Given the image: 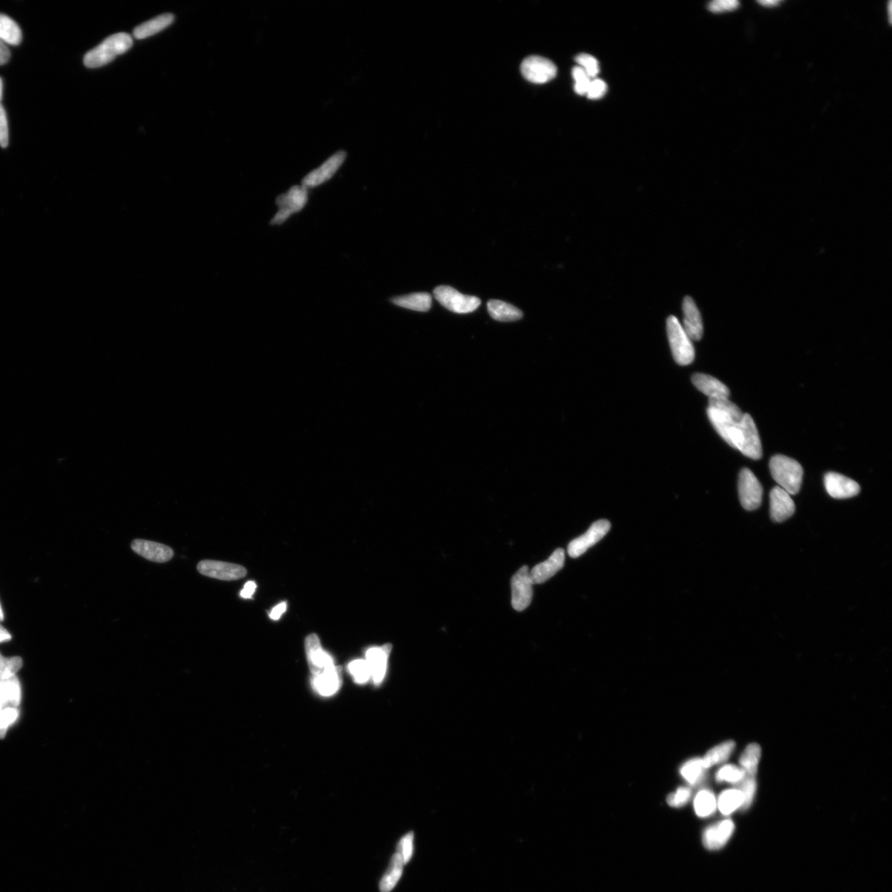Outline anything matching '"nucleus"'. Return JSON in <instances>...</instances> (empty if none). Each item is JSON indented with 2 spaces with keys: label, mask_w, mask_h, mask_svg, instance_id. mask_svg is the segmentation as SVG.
Instances as JSON below:
<instances>
[{
  "label": "nucleus",
  "mask_w": 892,
  "mask_h": 892,
  "mask_svg": "<svg viewBox=\"0 0 892 892\" xmlns=\"http://www.w3.org/2000/svg\"><path fill=\"white\" fill-rule=\"evenodd\" d=\"M707 414L724 440L745 457L760 459L762 449L754 419L728 399H709Z\"/></svg>",
  "instance_id": "f257e3e1"
},
{
  "label": "nucleus",
  "mask_w": 892,
  "mask_h": 892,
  "mask_svg": "<svg viewBox=\"0 0 892 892\" xmlns=\"http://www.w3.org/2000/svg\"><path fill=\"white\" fill-rule=\"evenodd\" d=\"M132 43V38L128 33H116L87 52L84 57V63L89 68H99L107 65L130 49Z\"/></svg>",
  "instance_id": "f03ea898"
},
{
  "label": "nucleus",
  "mask_w": 892,
  "mask_h": 892,
  "mask_svg": "<svg viewBox=\"0 0 892 892\" xmlns=\"http://www.w3.org/2000/svg\"><path fill=\"white\" fill-rule=\"evenodd\" d=\"M769 469L772 477L779 484V487L788 492L790 495H795L800 490L803 478V469L793 459L785 455H775L771 459Z\"/></svg>",
  "instance_id": "7ed1b4c3"
},
{
  "label": "nucleus",
  "mask_w": 892,
  "mask_h": 892,
  "mask_svg": "<svg viewBox=\"0 0 892 892\" xmlns=\"http://www.w3.org/2000/svg\"><path fill=\"white\" fill-rule=\"evenodd\" d=\"M667 333H668L671 349L675 361L680 366H688L695 359V349L683 325L676 316H670L667 320Z\"/></svg>",
  "instance_id": "20e7f679"
},
{
  "label": "nucleus",
  "mask_w": 892,
  "mask_h": 892,
  "mask_svg": "<svg viewBox=\"0 0 892 892\" xmlns=\"http://www.w3.org/2000/svg\"><path fill=\"white\" fill-rule=\"evenodd\" d=\"M309 200V190L303 185L292 186L285 194L278 197L276 204L279 210L271 221L272 225H281L292 214L300 212Z\"/></svg>",
  "instance_id": "39448f33"
},
{
  "label": "nucleus",
  "mask_w": 892,
  "mask_h": 892,
  "mask_svg": "<svg viewBox=\"0 0 892 892\" xmlns=\"http://www.w3.org/2000/svg\"><path fill=\"white\" fill-rule=\"evenodd\" d=\"M434 296L446 309L457 314H469L476 311L481 304L477 297L460 294L450 286H439L434 290Z\"/></svg>",
  "instance_id": "423d86ee"
},
{
  "label": "nucleus",
  "mask_w": 892,
  "mask_h": 892,
  "mask_svg": "<svg viewBox=\"0 0 892 892\" xmlns=\"http://www.w3.org/2000/svg\"><path fill=\"white\" fill-rule=\"evenodd\" d=\"M738 496L747 511L757 509L761 505L762 488L759 479L749 469H743L738 478Z\"/></svg>",
  "instance_id": "0eeeda50"
},
{
  "label": "nucleus",
  "mask_w": 892,
  "mask_h": 892,
  "mask_svg": "<svg viewBox=\"0 0 892 892\" xmlns=\"http://www.w3.org/2000/svg\"><path fill=\"white\" fill-rule=\"evenodd\" d=\"M533 583L527 566H524L513 575L511 581L512 605L517 612L526 610L533 597Z\"/></svg>",
  "instance_id": "6e6552de"
},
{
  "label": "nucleus",
  "mask_w": 892,
  "mask_h": 892,
  "mask_svg": "<svg viewBox=\"0 0 892 892\" xmlns=\"http://www.w3.org/2000/svg\"><path fill=\"white\" fill-rule=\"evenodd\" d=\"M521 70L527 80L539 85L548 83L557 74V68L552 61L536 56L527 57L522 62Z\"/></svg>",
  "instance_id": "1a4fd4ad"
},
{
  "label": "nucleus",
  "mask_w": 892,
  "mask_h": 892,
  "mask_svg": "<svg viewBox=\"0 0 892 892\" xmlns=\"http://www.w3.org/2000/svg\"><path fill=\"white\" fill-rule=\"evenodd\" d=\"M198 571L206 577L234 581L246 577L247 570L242 565L216 560H202L197 566Z\"/></svg>",
  "instance_id": "9d476101"
},
{
  "label": "nucleus",
  "mask_w": 892,
  "mask_h": 892,
  "mask_svg": "<svg viewBox=\"0 0 892 892\" xmlns=\"http://www.w3.org/2000/svg\"><path fill=\"white\" fill-rule=\"evenodd\" d=\"M610 529L611 524L607 520H599L594 522L586 533L570 542L568 546L570 557L578 558L583 555L588 549L600 541Z\"/></svg>",
  "instance_id": "9b49d317"
},
{
  "label": "nucleus",
  "mask_w": 892,
  "mask_h": 892,
  "mask_svg": "<svg viewBox=\"0 0 892 892\" xmlns=\"http://www.w3.org/2000/svg\"><path fill=\"white\" fill-rule=\"evenodd\" d=\"M306 658L311 674L318 676L335 667L332 657L321 648L318 635L311 634L305 640Z\"/></svg>",
  "instance_id": "f8f14e48"
},
{
  "label": "nucleus",
  "mask_w": 892,
  "mask_h": 892,
  "mask_svg": "<svg viewBox=\"0 0 892 892\" xmlns=\"http://www.w3.org/2000/svg\"><path fill=\"white\" fill-rule=\"evenodd\" d=\"M345 157H347V152L344 151L335 152L323 165H321L316 170L311 171L309 174L306 175L303 181H302V185L309 190L325 183V182L332 178L335 172L342 166Z\"/></svg>",
  "instance_id": "ddd939ff"
},
{
  "label": "nucleus",
  "mask_w": 892,
  "mask_h": 892,
  "mask_svg": "<svg viewBox=\"0 0 892 892\" xmlns=\"http://www.w3.org/2000/svg\"><path fill=\"white\" fill-rule=\"evenodd\" d=\"M824 486L829 496L836 500H846L855 497L861 491L860 484L853 479L834 472L824 476Z\"/></svg>",
  "instance_id": "4468645a"
},
{
  "label": "nucleus",
  "mask_w": 892,
  "mask_h": 892,
  "mask_svg": "<svg viewBox=\"0 0 892 892\" xmlns=\"http://www.w3.org/2000/svg\"><path fill=\"white\" fill-rule=\"evenodd\" d=\"M131 547L134 552L151 562L166 563L174 556V551L166 545L146 540H134Z\"/></svg>",
  "instance_id": "2eb2a0df"
},
{
  "label": "nucleus",
  "mask_w": 892,
  "mask_h": 892,
  "mask_svg": "<svg viewBox=\"0 0 892 892\" xmlns=\"http://www.w3.org/2000/svg\"><path fill=\"white\" fill-rule=\"evenodd\" d=\"M735 831V824L731 819L724 821L708 827L704 831L702 841L705 847L710 850H720L725 846Z\"/></svg>",
  "instance_id": "dca6fc26"
},
{
  "label": "nucleus",
  "mask_w": 892,
  "mask_h": 892,
  "mask_svg": "<svg viewBox=\"0 0 892 892\" xmlns=\"http://www.w3.org/2000/svg\"><path fill=\"white\" fill-rule=\"evenodd\" d=\"M565 562V554L563 549H557L550 556L548 559L535 566L530 572V577L533 584H541L555 576L563 569Z\"/></svg>",
  "instance_id": "f3484780"
},
{
  "label": "nucleus",
  "mask_w": 892,
  "mask_h": 892,
  "mask_svg": "<svg viewBox=\"0 0 892 892\" xmlns=\"http://www.w3.org/2000/svg\"><path fill=\"white\" fill-rule=\"evenodd\" d=\"M795 507L790 494L780 487H775L770 493V515L776 522L788 520L795 513Z\"/></svg>",
  "instance_id": "a211bd4d"
},
{
  "label": "nucleus",
  "mask_w": 892,
  "mask_h": 892,
  "mask_svg": "<svg viewBox=\"0 0 892 892\" xmlns=\"http://www.w3.org/2000/svg\"><path fill=\"white\" fill-rule=\"evenodd\" d=\"M392 648L391 644H386L381 647H373V648L367 651L366 662L369 669H371L373 682L377 686L380 685L383 680L385 679L388 659Z\"/></svg>",
  "instance_id": "6ab92c4d"
},
{
  "label": "nucleus",
  "mask_w": 892,
  "mask_h": 892,
  "mask_svg": "<svg viewBox=\"0 0 892 892\" xmlns=\"http://www.w3.org/2000/svg\"><path fill=\"white\" fill-rule=\"evenodd\" d=\"M683 328L690 340H700L703 335V323L702 315L690 297H686L683 303Z\"/></svg>",
  "instance_id": "aec40b11"
},
{
  "label": "nucleus",
  "mask_w": 892,
  "mask_h": 892,
  "mask_svg": "<svg viewBox=\"0 0 892 892\" xmlns=\"http://www.w3.org/2000/svg\"><path fill=\"white\" fill-rule=\"evenodd\" d=\"M692 381L694 386L705 395L709 397V399H728L730 396V390L727 386L711 376L700 373H695L692 377Z\"/></svg>",
  "instance_id": "412c9836"
},
{
  "label": "nucleus",
  "mask_w": 892,
  "mask_h": 892,
  "mask_svg": "<svg viewBox=\"0 0 892 892\" xmlns=\"http://www.w3.org/2000/svg\"><path fill=\"white\" fill-rule=\"evenodd\" d=\"M342 684V677L340 669L335 666L323 674L314 676L313 679L314 688L316 692L324 697L333 696L337 693Z\"/></svg>",
  "instance_id": "4be33fe9"
},
{
  "label": "nucleus",
  "mask_w": 892,
  "mask_h": 892,
  "mask_svg": "<svg viewBox=\"0 0 892 892\" xmlns=\"http://www.w3.org/2000/svg\"><path fill=\"white\" fill-rule=\"evenodd\" d=\"M22 700V688L17 677L0 680V710L18 708Z\"/></svg>",
  "instance_id": "5701e85b"
},
{
  "label": "nucleus",
  "mask_w": 892,
  "mask_h": 892,
  "mask_svg": "<svg viewBox=\"0 0 892 892\" xmlns=\"http://www.w3.org/2000/svg\"><path fill=\"white\" fill-rule=\"evenodd\" d=\"M174 22V16L171 13L161 14L151 20L141 24L137 26L133 31L134 37L137 39H144L149 37L156 35V33L164 30L165 28L169 27Z\"/></svg>",
  "instance_id": "b1692460"
},
{
  "label": "nucleus",
  "mask_w": 892,
  "mask_h": 892,
  "mask_svg": "<svg viewBox=\"0 0 892 892\" xmlns=\"http://www.w3.org/2000/svg\"><path fill=\"white\" fill-rule=\"evenodd\" d=\"M391 301L393 304L401 308L417 311H428L433 303V297L428 292H416V294L393 297Z\"/></svg>",
  "instance_id": "393cba45"
},
{
  "label": "nucleus",
  "mask_w": 892,
  "mask_h": 892,
  "mask_svg": "<svg viewBox=\"0 0 892 892\" xmlns=\"http://www.w3.org/2000/svg\"><path fill=\"white\" fill-rule=\"evenodd\" d=\"M489 314L498 321H515L522 318L524 314L516 306L500 300H490L488 303Z\"/></svg>",
  "instance_id": "a878e982"
},
{
  "label": "nucleus",
  "mask_w": 892,
  "mask_h": 892,
  "mask_svg": "<svg viewBox=\"0 0 892 892\" xmlns=\"http://www.w3.org/2000/svg\"><path fill=\"white\" fill-rule=\"evenodd\" d=\"M404 862L399 853L392 857L390 865L380 884L381 892H390L399 882L404 870Z\"/></svg>",
  "instance_id": "bb28decb"
},
{
  "label": "nucleus",
  "mask_w": 892,
  "mask_h": 892,
  "mask_svg": "<svg viewBox=\"0 0 892 892\" xmlns=\"http://www.w3.org/2000/svg\"><path fill=\"white\" fill-rule=\"evenodd\" d=\"M735 748L736 743L732 741L723 742L720 745L713 747L702 757L705 767L707 769L710 767L726 762L731 757Z\"/></svg>",
  "instance_id": "cd10ccee"
},
{
  "label": "nucleus",
  "mask_w": 892,
  "mask_h": 892,
  "mask_svg": "<svg viewBox=\"0 0 892 892\" xmlns=\"http://www.w3.org/2000/svg\"><path fill=\"white\" fill-rule=\"evenodd\" d=\"M23 39L22 31L11 18L0 13V40L6 44L18 46Z\"/></svg>",
  "instance_id": "c85d7f7f"
},
{
  "label": "nucleus",
  "mask_w": 892,
  "mask_h": 892,
  "mask_svg": "<svg viewBox=\"0 0 892 892\" xmlns=\"http://www.w3.org/2000/svg\"><path fill=\"white\" fill-rule=\"evenodd\" d=\"M743 795L740 789H728L724 791L717 799V808L725 815L731 814L738 809L742 808Z\"/></svg>",
  "instance_id": "c756f323"
},
{
  "label": "nucleus",
  "mask_w": 892,
  "mask_h": 892,
  "mask_svg": "<svg viewBox=\"0 0 892 892\" xmlns=\"http://www.w3.org/2000/svg\"><path fill=\"white\" fill-rule=\"evenodd\" d=\"M717 808V799L712 791L707 789L700 791L694 800V810L698 817H711Z\"/></svg>",
  "instance_id": "7c9ffc66"
},
{
  "label": "nucleus",
  "mask_w": 892,
  "mask_h": 892,
  "mask_svg": "<svg viewBox=\"0 0 892 892\" xmlns=\"http://www.w3.org/2000/svg\"><path fill=\"white\" fill-rule=\"evenodd\" d=\"M761 747L755 743H750L742 752L740 764L747 776L756 775L761 759Z\"/></svg>",
  "instance_id": "2f4dec72"
},
{
  "label": "nucleus",
  "mask_w": 892,
  "mask_h": 892,
  "mask_svg": "<svg viewBox=\"0 0 892 892\" xmlns=\"http://www.w3.org/2000/svg\"><path fill=\"white\" fill-rule=\"evenodd\" d=\"M706 767H705L702 759L695 757L685 762L681 767L680 774L683 778L690 785H697L703 780L705 774H706Z\"/></svg>",
  "instance_id": "473e14b6"
},
{
  "label": "nucleus",
  "mask_w": 892,
  "mask_h": 892,
  "mask_svg": "<svg viewBox=\"0 0 892 892\" xmlns=\"http://www.w3.org/2000/svg\"><path fill=\"white\" fill-rule=\"evenodd\" d=\"M745 772L741 767L735 765L728 764L723 766L717 771L716 779L718 783H727L731 784H738L742 783L746 778Z\"/></svg>",
  "instance_id": "72a5a7b5"
},
{
  "label": "nucleus",
  "mask_w": 892,
  "mask_h": 892,
  "mask_svg": "<svg viewBox=\"0 0 892 892\" xmlns=\"http://www.w3.org/2000/svg\"><path fill=\"white\" fill-rule=\"evenodd\" d=\"M23 664L22 658L18 656L7 657L0 653V680L14 677L20 671Z\"/></svg>",
  "instance_id": "f704fd0d"
},
{
  "label": "nucleus",
  "mask_w": 892,
  "mask_h": 892,
  "mask_svg": "<svg viewBox=\"0 0 892 892\" xmlns=\"http://www.w3.org/2000/svg\"><path fill=\"white\" fill-rule=\"evenodd\" d=\"M348 669L359 684L366 683L371 678V669L366 660H354L349 664Z\"/></svg>",
  "instance_id": "c9c22d12"
},
{
  "label": "nucleus",
  "mask_w": 892,
  "mask_h": 892,
  "mask_svg": "<svg viewBox=\"0 0 892 892\" xmlns=\"http://www.w3.org/2000/svg\"><path fill=\"white\" fill-rule=\"evenodd\" d=\"M20 712L18 708H6L0 710V740L6 736L8 728L18 720Z\"/></svg>",
  "instance_id": "e433bc0d"
},
{
  "label": "nucleus",
  "mask_w": 892,
  "mask_h": 892,
  "mask_svg": "<svg viewBox=\"0 0 892 892\" xmlns=\"http://www.w3.org/2000/svg\"><path fill=\"white\" fill-rule=\"evenodd\" d=\"M741 788L743 795V805L742 809L746 810L749 808L755 799L757 790V783L755 776H747L745 780L742 781Z\"/></svg>",
  "instance_id": "4c0bfd02"
},
{
  "label": "nucleus",
  "mask_w": 892,
  "mask_h": 892,
  "mask_svg": "<svg viewBox=\"0 0 892 892\" xmlns=\"http://www.w3.org/2000/svg\"><path fill=\"white\" fill-rule=\"evenodd\" d=\"M578 66L586 72L590 79H595L599 73V63L594 56L588 54H580L576 57Z\"/></svg>",
  "instance_id": "58836bf2"
},
{
  "label": "nucleus",
  "mask_w": 892,
  "mask_h": 892,
  "mask_svg": "<svg viewBox=\"0 0 892 892\" xmlns=\"http://www.w3.org/2000/svg\"><path fill=\"white\" fill-rule=\"evenodd\" d=\"M572 75L575 81L574 89L576 93L579 95L586 94L589 84L592 80L588 78L586 72L578 66L574 67Z\"/></svg>",
  "instance_id": "ea45409f"
},
{
  "label": "nucleus",
  "mask_w": 892,
  "mask_h": 892,
  "mask_svg": "<svg viewBox=\"0 0 892 892\" xmlns=\"http://www.w3.org/2000/svg\"><path fill=\"white\" fill-rule=\"evenodd\" d=\"M414 833L409 832L401 838L399 845H397V853H399L402 856L404 865L411 860L412 853H414Z\"/></svg>",
  "instance_id": "a19ab883"
},
{
  "label": "nucleus",
  "mask_w": 892,
  "mask_h": 892,
  "mask_svg": "<svg viewBox=\"0 0 892 892\" xmlns=\"http://www.w3.org/2000/svg\"><path fill=\"white\" fill-rule=\"evenodd\" d=\"M692 795V791L688 788H679L675 793L670 794L667 803L672 807H682L687 804Z\"/></svg>",
  "instance_id": "79ce46f5"
},
{
  "label": "nucleus",
  "mask_w": 892,
  "mask_h": 892,
  "mask_svg": "<svg viewBox=\"0 0 892 892\" xmlns=\"http://www.w3.org/2000/svg\"><path fill=\"white\" fill-rule=\"evenodd\" d=\"M607 85L603 80L593 79L590 82L586 95L590 99H598L607 93Z\"/></svg>",
  "instance_id": "37998d69"
},
{
  "label": "nucleus",
  "mask_w": 892,
  "mask_h": 892,
  "mask_svg": "<svg viewBox=\"0 0 892 892\" xmlns=\"http://www.w3.org/2000/svg\"><path fill=\"white\" fill-rule=\"evenodd\" d=\"M738 6H740V2L737 0H716L708 4L709 11L712 13L731 11Z\"/></svg>",
  "instance_id": "c03bdc74"
},
{
  "label": "nucleus",
  "mask_w": 892,
  "mask_h": 892,
  "mask_svg": "<svg viewBox=\"0 0 892 892\" xmlns=\"http://www.w3.org/2000/svg\"><path fill=\"white\" fill-rule=\"evenodd\" d=\"M8 145V119L6 112L1 103H0V147L6 148Z\"/></svg>",
  "instance_id": "a18cd8bd"
},
{
  "label": "nucleus",
  "mask_w": 892,
  "mask_h": 892,
  "mask_svg": "<svg viewBox=\"0 0 892 892\" xmlns=\"http://www.w3.org/2000/svg\"><path fill=\"white\" fill-rule=\"evenodd\" d=\"M256 590V584L255 582L249 581L244 584V588L242 590L240 596L244 599H250Z\"/></svg>",
  "instance_id": "49530a36"
},
{
  "label": "nucleus",
  "mask_w": 892,
  "mask_h": 892,
  "mask_svg": "<svg viewBox=\"0 0 892 892\" xmlns=\"http://www.w3.org/2000/svg\"><path fill=\"white\" fill-rule=\"evenodd\" d=\"M11 57V52L9 51L7 44L0 40V66L8 63Z\"/></svg>",
  "instance_id": "de8ad7c7"
},
{
  "label": "nucleus",
  "mask_w": 892,
  "mask_h": 892,
  "mask_svg": "<svg viewBox=\"0 0 892 892\" xmlns=\"http://www.w3.org/2000/svg\"><path fill=\"white\" fill-rule=\"evenodd\" d=\"M286 608H287L286 603L282 602L279 604V605L276 606L274 609H273L272 612L270 614V617L272 619V620H274V621L279 620V619L282 616V614L286 611Z\"/></svg>",
  "instance_id": "09e8293b"
},
{
  "label": "nucleus",
  "mask_w": 892,
  "mask_h": 892,
  "mask_svg": "<svg viewBox=\"0 0 892 892\" xmlns=\"http://www.w3.org/2000/svg\"><path fill=\"white\" fill-rule=\"evenodd\" d=\"M11 639L12 636L11 633H9L3 626L0 625V644L9 641Z\"/></svg>",
  "instance_id": "8fccbe9b"
},
{
  "label": "nucleus",
  "mask_w": 892,
  "mask_h": 892,
  "mask_svg": "<svg viewBox=\"0 0 892 892\" xmlns=\"http://www.w3.org/2000/svg\"><path fill=\"white\" fill-rule=\"evenodd\" d=\"M757 2L762 4V6H776V4H779V1H778V0H762V1H757Z\"/></svg>",
  "instance_id": "3c124183"
},
{
  "label": "nucleus",
  "mask_w": 892,
  "mask_h": 892,
  "mask_svg": "<svg viewBox=\"0 0 892 892\" xmlns=\"http://www.w3.org/2000/svg\"><path fill=\"white\" fill-rule=\"evenodd\" d=\"M3 86H4L3 80L1 78H0V103H1V100L3 98Z\"/></svg>",
  "instance_id": "603ef678"
},
{
  "label": "nucleus",
  "mask_w": 892,
  "mask_h": 892,
  "mask_svg": "<svg viewBox=\"0 0 892 892\" xmlns=\"http://www.w3.org/2000/svg\"><path fill=\"white\" fill-rule=\"evenodd\" d=\"M4 620V614L3 612L1 604H0V621H3Z\"/></svg>",
  "instance_id": "864d4df0"
}]
</instances>
